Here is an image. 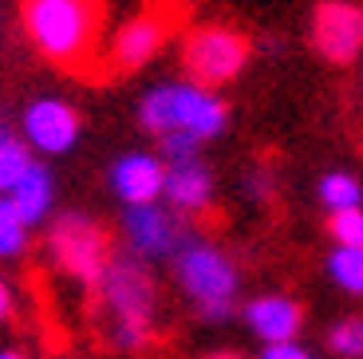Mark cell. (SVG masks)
<instances>
[{
  "label": "cell",
  "mask_w": 363,
  "mask_h": 359,
  "mask_svg": "<svg viewBox=\"0 0 363 359\" xmlns=\"http://www.w3.org/2000/svg\"><path fill=\"white\" fill-rule=\"evenodd\" d=\"M328 237L336 245H363V206L328 214Z\"/></svg>",
  "instance_id": "20"
},
{
  "label": "cell",
  "mask_w": 363,
  "mask_h": 359,
  "mask_svg": "<svg viewBox=\"0 0 363 359\" xmlns=\"http://www.w3.org/2000/svg\"><path fill=\"white\" fill-rule=\"evenodd\" d=\"M328 351L336 359H363V316H344L328 328Z\"/></svg>",
  "instance_id": "19"
},
{
  "label": "cell",
  "mask_w": 363,
  "mask_h": 359,
  "mask_svg": "<svg viewBox=\"0 0 363 359\" xmlns=\"http://www.w3.org/2000/svg\"><path fill=\"white\" fill-rule=\"evenodd\" d=\"M12 312H16V288L0 277V324L12 320Z\"/></svg>",
  "instance_id": "23"
},
{
  "label": "cell",
  "mask_w": 363,
  "mask_h": 359,
  "mask_svg": "<svg viewBox=\"0 0 363 359\" xmlns=\"http://www.w3.org/2000/svg\"><path fill=\"white\" fill-rule=\"evenodd\" d=\"M162 178H166V162L158 158V150H127L118 154L107 170L111 194L118 198V206L162 201Z\"/></svg>",
  "instance_id": "12"
},
{
  "label": "cell",
  "mask_w": 363,
  "mask_h": 359,
  "mask_svg": "<svg viewBox=\"0 0 363 359\" xmlns=\"http://www.w3.org/2000/svg\"><path fill=\"white\" fill-rule=\"evenodd\" d=\"M241 320L253 332V340L261 343H289L300 340L304 328V308L289 292H257V297L241 300Z\"/></svg>",
  "instance_id": "11"
},
{
  "label": "cell",
  "mask_w": 363,
  "mask_h": 359,
  "mask_svg": "<svg viewBox=\"0 0 363 359\" xmlns=\"http://www.w3.org/2000/svg\"><path fill=\"white\" fill-rule=\"evenodd\" d=\"M107 312V340L118 351H143L158 328V277L150 265L115 249L95 285Z\"/></svg>",
  "instance_id": "2"
},
{
  "label": "cell",
  "mask_w": 363,
  "mask_h": 359,
  "mask_svg": "<svg viewBox=\"0 0 363 359\" xmlns=\"http://www.w3.org/2000/svg\"><path fill=\"white\" fill-rule=\"evenodd\" d=\"M316 198L328 214H344V209L363 206V182L352 170H328L316 186Z\"/></svg>",
  "instance_id": "16"
},
{
  "label": "cell",
  "mask_w": 363,
  "mask_h": 359,
  "mask_svg": "<svg viewBox=\"0 0 363 359\" xmlns=\"http://www.w3.org/2000/svg\"><path fill=\"white\" fill-rule=\"evenodd\" d=\"M324 272L344 297H363V245H332Z\"/></svg>",
  "instance_id": "15"
},
{
  "label": "cell",
  "mask_w": 363,
  "mask_h": 359,
  "mask_svg": "<svg viewBox=\"0 0 363 359\" xmlns=\"http://www.w3.org/2000/svg\"><path fill=\"white\" fill-rule=\"evenodd\" d=\"M257 359H316L300 340H289V343H264L257 351Z\"/></svg>",
  "instance_id": "22"
},
{
  "label": "cell",
  "mask_w": 363,
  "mask_h": 359,
  "mask_svg": "<svg viewBox=\"0 0 363 359\" xmlns=\"http://www.w3.org/2000/svg\"><path fill=\"white\" fill-rule=\"evenodd\" d=\"M206 359H241V355H233V351H213V355H206Z\"/></svg>",
  "instance_id": "25"
},
{
  "label": "cell",
  "mask_w": 363,
  "mask_h": 359,
  "mask_svg": "<svg viewBox=\"0 0 363 359\" xmlns=\"http://www.w3.org/2000/svg\"><path fill=\"white\" fill-rule=\"evenodd\" d=\"M4 198L12 201V209L20 214V221H24L28 229H40V225H48V221L55 217V201H60V182H55L52 166L36 158L24 174H20L16 182H12V189L4 194Z\"/></svg>",
  "instance_id": "13"
},
{
  "label": "cell",
  "mask_w": 363,
  "mask_h": 359,
  "mask_svg": "<svg viewBox=\"0 0 363 359\" xmlns=\"http://www.w3.org/2000/svg\"><path fill=\"white\" fill-rule=\"evenodd\" d=\"M194 225L182 221L174 209H166L162 201H150V206H123L118 217V233H123V253H130L143 265H162L178 253V245L186 241Z\"/></svg>",
  "instance_id": "7"
},
{
  "label": "cell",
  "mask_w": 363,
  "mask_h": 359,
  "mask_svg": "<svg viewBox=\"0 0 363 359\" xmlns=\"http://www.w3.org/2000/svg\"><path fill=\"white\" fill-rule=\"evenodd\" d=\"M312 52L320 60L347 67L363 55V4L359 0H320L308 24Z\"/></svg>",
  "instance_id": "9"
},
{
  "label": "cell",
  "mask_w": 363,
  "mask_h": 359,
  "mask_svg": "<svg viewBox=\"0 0 363 359\" xmlns=\"http://www.w3.org/2000/svg\"><path fill=\"white\" fill-rule=\"evenodd\" d=\"M20 16L32 48L55 67H79L95 52L99 36L95 0H24Z\"/></svg>",
  "instance_id": "4"
},
{
  "label": "cell",
  "mask_w": 363,
  "mask_h": 359,
  "mask_svg": "<svg viewBox=\"0 0 363 359\" xmlns=\"http://www.w3.org/2000/svg\"><path fill=\"white\" fill-rule=\"evenodd\" d=\"M79 111L64 95H36L20 115V143L32 150V158H64L79 143Z\"/></svg>",
  "instance_id": "8"
},
{
  "label": "cell",
  "mask_w": 363,
  "mask_h": 359,
  "mask_svg": "<svg viewBox=\"0 0 363 359\" xmlns=\"http://www.w3.org/2000/svg\"><path fill=\"white\" fill-rule=\"evenodd\" d=\"M218 201V178L201 154L186 158H166V178H162V206L174 209L182 221H198L213 209Z\"/></svg>",
  "instance_id": "10"
},
{
  "label": "cell",
  "mask_w": 363,
  "mask_h": 359,
  "mask_svg": "<svg viewBox=\"0 0 363 359\" xmlns=\"http://www.w3.org/2000/svg\"><path fill=\"white\" fill-rule=\"evenodd\" d=\"M241 186H245V198L249 201H269L272 198V174L264 170V166H253Z\"/></svg>",
  "instance_id": "21"
},
{
  "label": "cell",
  "mask_w": 363,
  "mask_h": 359,
  "mask_svg": "<svg viewBox=\"0 0 363 359\" xmlns=\"http://www.w3.org/2000/svg\"><path fill=\"white\" fill-rule=\"evenodd\" d=\"M249 52H253V44L245 32L229 24H201L182 44V72H186V79L218 91L245 72Z\"/></svg>",
  "instance_id": "6"
},
{
  "label": "cell",
  "mask_w": 363,
  "mask_h": 359,
  "mask_svg": "<svg viewBox=\"0 0 363 359\" xmlns=\"http://www.w3.org/2000/svg\"><path fill=\"white\" fill-rule=\"evenodd\" d=\"M138 126L158 143V158L201 154V146L218 143L229 131V103L213 87L194 79H162L143 91Z\"/></svg>",
  "instance_id": "1"
},
{
  "label": "cell",
  "mask_w": 363,
  "mask_h": 359,
  "mask_svg": "<svg viewBox=\"0 0 363 359\" xmlns=\"http://www.w3.org/2000/svg\"><path fill=\"white\" fill-rule=\"evenodd\" d=\"M162 44H166V20L155 16V12H143V16L118 28L115 44H111V63L118 72H138L162 52Z\"/></svg>",
  "instance_id": "14"
},
{
  "label": "cell",
  "mask_w": 363,
  "mask_h": 359,
  "mask_svg": "<svg viewBox=\"0 0 363 359\" xmlns=\"http://www.w3.org/2000/svg\"><path fill=\"white\" fill-rule=\"evenodd\" d=\"M44 253L55 272H64L83 288H95L115 249H111V237L99 217H91L87 209H64L48 221Z\"/></svg>",
  "instance_id": "5"
},
{
  "label": "cell",
  "mask_w": 363,
  "mask_h": 359,
  "mask_svg": "<svg viewBox=\"0 0 363 359\" xmlns=\"http://www.w3.org/2000/svg\"><path fill=\"white\" fill-rule=\"evenodd\" d=\"M32 249V229L20 221L9 198H0V265H16Z\"/></svg>",
  "instance_id": "17"
},
{
  "label": "cell",
  "mask_w": 363,
  "mask_h": 359,
  "mask_svg": "<svg viewBox=\"0 0 363 359\" xmlns=\"http://www.w3.org/2000/svg\"><path fill=\"white\" fill-rule=\"evenodd\" d=\"M0 359H32L24 348H0Z\"/></svg>",
  "instance_id": "24"
},
{
  "label": "cell",
  "mask_w": 363,
  "mask_h": 359,
  "mask_svg": "<svg viewBox=\"0 0 363 359\" xmlns=\"http://www.w3.org/2000/svg\"><path fill=\"white\" fill-rule=\"evenodd\" d=\"M32 162H36V158H32V150L20 143V135L12 131V126L0 123V198L9 194L12 182H16Z\"/></svg>",
  "instance_id": "18"
},
{
  "label": "cell",
  "mask_w": 363,
  "mask_h": 359,
  "mask_svg": "<svg viewBox=\"0 0 363 359\" xmlns=\"http://www.w3.org/2000/svg\"><path fill=\"white\" fill-rule=\"evenodd\" d=\"M170 269L198 320L225 324L241 308V288H245L241 265H237L233 253L221 249L218 241H209L206 233L190 229L186 241L178 245V253L170 257Z\"/></svg>",
  "instance_id": "3"
}]
</instances>
